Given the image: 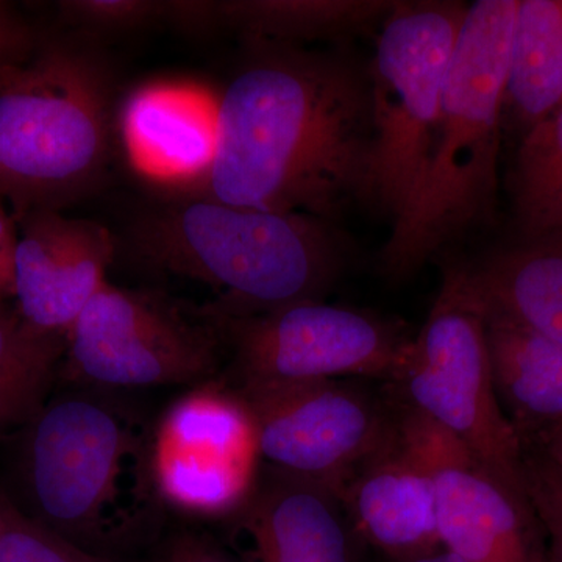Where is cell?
Wrapping results in <instances>:
<instances>
[{"label":"cell","mask_w":562,"mask_h":562,"mask_svg":"<svg viewBox=\"0 0 562 562\" xmlns=\"http://www.w3.org/2000/svg\"><path fill=\"white\" fill-rule=\"evenodd\" d=\"M216 111L203 198L243 209L336 220L368 199L369 74L335 55L257 44Z\"/></svg>","instance_id":"6da1fadb"},{"label":"cell","mask_w":562,"mask_h":562,"mask_svg":"<svg viewBox=\"0 0 562 562\" xmlns=\"http://www.w3.org/2000/svg\"><path fill=\"white\" fill-rule=\"evenodd\" d=\"M18 449L24 516L101 560L154 519L151 428L110 391L76 386L49 397Z\"/></svg>","instance_id":"7a4b0ae2"},{"label":"cell","mask_w":562,"mask_h":562,"mask_svg":"<svg viewBox=\"0 0 562 562\" xmlns=\"http://www.w3.org/2000/svg\"><path fill=\"white\" fill-rule=\"evenodd\" d=\"M516 10L517 0H479L465 10L427 160L380 254L392 280L414 276L494 217Z\"/></svg>","instance_id":"3957f363"},{"label":"cell","mask_w":562,"mask_h":562,"mask_svg":"<svg viewBox=\"0 0 562 562\" xmlns=\"http://www.w3.org/2000/svg\"><path fill=\"white\" fill-rule=\"evenodd\" d=\"M133 246L160 271L202 281L220 294L211 322L324 301L342 269L330 222L192 199L136 221Z\"/></svg>","instance_id":"277c9868"},{"label":"cell","mask_w":562,"mask_h":562,"mask_svg":"<svg viewBox=\"0 0 562 562\" xmlns=\"http://www.w3.org/2000/svg\"><path fill=\"white\" fill-rule=\"evenodd\" d=\"M111 70L87 47L54 43L0 87V202L18 220L60 210L102 180L110 162Z\"/></svg>","instance_id":"5b68a950"},{"label":"cell","mask_w":562,"mask_h":562,"mask_svg":"<svg viewBox=\"0 0 562 562\" xmlns=\"http://www.w3.org/2000/svg\"><path fill=\"white\" fill-rule=\"evenodd\" d=\"M468 5L395 2L383 21L371 81L372 149L366 205L392 222L408 201L438 124Z\"/></svg>","instance_id":"8992f818"},{"label":"cell","mask_w":562,"mask_h":562,"mask_svg":"<svg viewBox=\"0 0 562 562\" xmlns=\"http://www.w3.org/2000/svg\"><path fill=\"white\" fill-rule=\"evenodd\" d=\"M392 384L405 405L449 431L503 482L527 492L522 442L492 379L486 316L454 266Z\"/></svg>","instance_id":"52a82bcc"},{"label":"cell","mask_w":562,"mask_h":562,"mask_svg":"<svg viewBox=\"0 0 562 562\" xmlns=\"http://www.w3.org/2000/svg\"><path fill=\"white\" fill-rule=\"evenodd\" d=\"M214 322L190 319L150 292L102 288L66 333L60 376L102 391L198 386L221 364Z\"/></svg>","instance_id":"ba28073f"},{"label":"cell","mask_w":562,"mask_h":562,"mask_svg":"<svg viewBox=\"0 0 562 562\" xmlns=\"http://www.w3.org/2000/svg\"><path fill=\"white\" fill-rule=\"evenodd\" d=\"M238 384L376 379L394 383L413 339L401 322L324 301L214 322Z\"/></svg>","instance_id":"9c48e42d"},{"label":"cell","mask_w":562,"mask_h":562,"mask_svg":"<svg viewBox=\"0 0 562 562\" xmlns=\"http://www.w3.org/2000/svg\"><path fill=\"white\" fill-rule=\"evenodd\" d=\"M261 460L341 495L394 428L397 403L344 380L238 384Z\"/></svg>","instance_id":"30bf717a"},{"label":"cell","mask_w":562,"mask_h":562,"mask_svg":"<svg viewBox=\"0 0 562 562\" xmlns=\"http://www.w3.org/2000/svg\"><path fill=\"white\" fill-rule=\"evenodd\" d=\"M262 465L254 417L235 387L214 380L173 401L151 428L150 472L165 505L199 517H233Z\"/></svg>","instance_id":"8fae6325"},{"label":"cell","mask_w":562,"mask_h":562,"mask_svg":"<svg viewBox=\"0 0 562 562\" xmlns=\"http://www.w3.org/2000/svg\"><path fill=\"white\" fill-rule=\"evenodd\" d=\"M420 428L435 472L443 549L465 562H547L541 525L527 492L494 475L424 414Z\"/></svg>","instance_id":"7c38bea8"},{"label":"cell","mask_w":562,"mask_h":562,"mask_svg":"<svg viewBox=\"0 0 562 562\" xmlns=\"http://www.w3.org/2000/svg\"><path fill=\"white\" fill-rule=\"evenodd\" d=\"M339 497L361 541L395 562L442 547L435 472L416 409L397 402L391 435Z\"/></svg>","instance_id":"4fadbf2b"},{"label":"cell","mask_w":562,"mask_h":562,"mask_svg":"<svg viewBox=\"0 0 562 562\" xmlns=\"http://www.w3.org/2000/svg\"><path fill=\"white\" fill-rule=\"evenodd\" d=\"M20 220L16 310L33 327L66 336L109 283L113 236L99 222L65 216L60 210H33Z\"/></svg>","instance_id":"5bb4252c"},{"label":"cell","mask_w":562,"mask_h":562,"mask_svg":"<svg viewBox=\"0 0 562 562\" xmlns=\"http://www.w3.org/2000/svg\"><path fill=\"white\" fill-rule=\"evenodd\" d=\"M257 562H360V536L338 492L262 462L235 514Z\"/></svg>","instance_id":"9a60e30c"},{"label":"cell","mask_w":562,"mask_h":562,"mask_svg":"<svg viewBox=\"0 0 562 562\" xmlns=\"http://www.w3.org/2000/svg\"><path fill=\"white\" fill-rule=\"evenodd\" d=\"M121 131L140 171L162 180L202 181L216 147V111L191 92L144 87L122 106Z\"/></svg>","instance_id":"2e32d148"},{"label":"cell","mask_w":562,"mask_h":562,"mask_svg":"<svg viewBox=\"0 0 562 562\" xmlns=\"http://www.w3.org/2000/svg\"><path fill=\"white\" fill-rule=\"evenodd\" d=\"M483 312L562 344V233L458 266Z\"/></svg>","instance_id":"e0dca14e"},{"label":"cell","mask_w":562,"mask_h":562,"mask_svg":"<svg viewBox=\"0 0 562 562\" xmlns=\"http://www.w3.org/2000/svg\"><path fill=\"white\" fill-rule=\"evenodd\" d=\"M484 316L495 391L520 442L562 425V344Z\"/></svg>","instance_id":"ac0fdd59"},{"label":"cell","mask_w":562,"mask_h":562,"mask_svg":"<svg viewBox=\"0 0 562 562\" xmlns=\"http://www.w3.org/2000/svg\"><path fill=\"white\" fill-rule=\"evenodd\" d=\"M562 105V0H517L503 121L522 138Z\"/></svg>","instance_id":"d6986e66"},{"label":"cell","mask_w":562,"mask_h":562,"mask_svg":"<svg viewBox=\"0 0 562 562\" xmlns=\"http://www.w3.org/2000/svg\"><path fill=\"white\" fill-rule=\"evenodd\" d=\"M394 5L391 0H233L213 2V22L236 29L254 44L292 46L369 31Z\"/></svg>","instance_id":"ffe728a7"},{"label":"cell","mask_w":562,"mask_h":562,"mask_svg":"<svg viewBox=\"0 0 562 562\" xmlns=\"http://www.w3.org/2000/svg\"><path fill=\"white\" fill-rule=\"evenodd\" d=\"M66 336L40 330L0 306V439L21 430L49 401L60 376Z\"/></svg>","instance_id":"44dd1931"},{"label":"cell","mask_w":562,"mask_h":562,"mask_svg":"<svg viewBox=\"0 0 562 562\" xmlns=\"http://www.w3.org/2000/svg\"><path fill=\"white\" fill-rule=\"evenodd\" d=\"M509 187L520 238L562 233V105L524 136Z\"/></svg>","instance_id":"7402d4cb"},{"label":"cell","mask_w":562,"mask_h":562,"mask_svg":"<svg viewBox=\"0 0 562 562\" xmlns=\"http://www.w3.org/2000/svg\"><path fill=\"white\" fill-rule=\"evenodd\" d=\"M0 562H99L33 522L3 494H0Z\"/></svg>","instance_id":"603a6c76"},{"label":"cell","mask_w":562,"mask_h":562,"mask_svg":"<svg viewBox=\"0 0 562 562\" xmlns=\"http://www.w3.org/2000/svg\"><path fill=\"white\" fill-rule=\"evenodd\" d=\"M524 447V480L546 542L547 562H562V471L531 446Z\"/></svg>","instance_id":"cb8c5ba5"},{"label":"cell","mask_w":562,"mask_h":562,"mask_svg":"<svg viewBox=\"0 0 562 562\" xmlns=\"http://www.w3.org/2000/svg\"><path fill=\"white\" fill-rule=\"evenodd\" d=\"M60 7L74 24L99 32L133 31L168 20L169 11V2L154 0H70Z\"/></svg>","instance_id":"d4e9b609"},{"label":"cell","mask_w":562,"mask_h":562,"mask_svg":"<svg viewBox=\"0 0 562 562\" xmlns=\"http://www.w3.org/2000/svg\"><path fill=\"white\" fill-rule=\"evenodd\" d=\"M27 29L18 20L5 3L0 2V70L21 65L31 46Z\"/></svg>","instance_id":"484cf974"},{"label":"cell","mask_w":562,"mask_h":562,"mask_svg":"<svg viewBox=\"0 0 562 562\" xmlns=\"http://www.w3.org/2000/svg\"><path fill=\"white\" fill-rule=\"evenodd\" d=\"M18 233L16 222L0 202V306L14 297Z\"/></svg>","instance_id":"4316f807"},{"label":"cell","mask_w":562,"mask_h":562,"mask_svg":"<svg viewBox=\"0 0 562 562\" xmlns=\"http://www.w3.org/2000/svg\"><path fill=\"white\" fill-rule=\"evenodd\" d=\"M522 446L535 447L562 471V425L532 436V438L524 441Z\"/></svg>","instance_id":"83f0119b"},{"label":"cell","mask_w":562,"mask_h":562,"mask_svg":"<svg viewBox=\"0 0 562 562\" xmlns=\"http://www.w3.org/2000/svg\"><path fill=\"white\" fill-rule=\"evenodd\" d=\"M397 562H465L462 558L458 557L449 550L439 547V549L432 550V552L417 554V557L408 558V560Z\"/></svg>","instance_id":"f1b7e54d"},{"label":"cell","mask_w":562,"mask_h":562,"mask_svg":"<svg viewBox=\"0 0 562 562\" xmlns=\"http://www.w3.org/2000/svg\"><path fill=\"white\" fill-rule=\"evenodd\" d=\"M183 562H235L224 558V554L217 552H210V550H202V552H194L190 554Z\"/></svg>","instance_id":"f546056e"},{"label":"cell","mask_w":562,"mask_h":562,"mask_svg":"<svg viewBox=\"0 0 562 562\" xmlns=\"http://www.w3.org/2000/svg\"><path fill=\"white\" fill-rule=\"evenodd\" d=\"M13 68H14V66H13ZM13 68H7V69L0 70V87H2L3 81H5L7 76H9L10 70Z\"/></svg>","instance_id":"4dcf8cb0"},{"label":"cell","mask_w":562,"mask_h":562,"mask_svg":"<svg viewBox=\"0 0 562 562\" xmlns=\"http://www.w3.org/2000/svg\"><path fill=\"white\" fill-rule=\"evenodd\" d=\"M0 530H2V520H0Z\"/></svg>","instance_id":"1f68e13d"}]
</instances>
